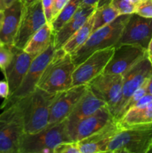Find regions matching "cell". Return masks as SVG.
Here are the masks:
<instances>
[{
	"mask_svg": "<svg viewBox=\"0 0 152 153\" xmlns=\"http://www.w3.org/2000/svg\"><path fill=\"white\" fill-rule=\"evenodd\" d=\"M69 0H54L53 2V19H55L58 13L63 8L64 6L69 2Z\"/></svg>",
	"mask_w": 152,
	"mask_h": 153,
	"instance_id": "31",
	"label": "cell"
},
{
	"mask_svg": "<svg viewBox=\"0 0 152 153\" xmlns=\"http://www.w3.org/2000/svg\"><path fill=\"white\" fill-rule=\"evenodd\" d=\"M15 1H16V0H4V3H5L6 7H7V6H9L10 4H11L12 3L14 2Z\"/></svg>",
	"mask_w": 152,
	"mask_h": 153,
	"instance_id": "39",
	"label": "cell"
},
{
	"mask_svg": "<svg viewBox=\"0 0 152 153\" xmlns=\"http://www.w3.org/2000/svg\"><path fill=\"white\" fill-rule=\"evenodd\" d=\"M152 146V123L122 128L112 139L107 153H148Z\"/></svg>",
	"mask_w": 152,
	"mask_h": 153,
	"instance_id": "5",
	"label": "cell"
},
{
	"mask_svg": "<svg viewBox=\"0 0 152 153\" xmlns=\"http://www.w3.org/2000/svg\"><path fill=\"white\" fill-rule=\"evenodd\" d=\"M151 57H152V55H151Z\"/></svg>",
	"mask_w": 152,
	"mask_h": 153,
	"instance_id": "46",
	"label": "cell"
},
{
	"mask_svg": "<svg viewBox=\"0 0 152 153\" xmlns=\"http://www.w3.org/2000/svg\"><path fill=\"white\" fill-rule=\"evenodd\" d=\"M82 4L81 0H69V2L63 7V8L60 11L58 16L52 21L51 26H52L53 33H56L59 31L63 25L68 22L72 16L75 14L80 4Z\"/></svg>",
	"mask_w": 152,
	"mask_h": 153,
	"instance_id": "25",
	"label": "cell"
},
{
	"mask_svg": "<svg viewBox=\"0 0 152 153\" xmlns=\"http://www.w3.org/2000/svg\"><path fill=\"white\" fill-rule=\"evenodd\" d=\"M75 69L71 55L62 49H58L45 69L37 88L50 94H58L71 88Z\"/></svg>",
	"mask_w": 152,
	"mask_h": 153,
	"instance_id": "2",
	"label": "cell"
},
{
	"mask_svg": "<svg viewBox=\"0 0 152 153\" xmlns=\"http://www.w3.org/2000/svg\"><path fill=\"white\" fill-rule=\"evenodd\" d=\"M104 106L105 102L98 99L89 88L81 97L69 116L66 119V127L72 126L80 120L90 116Z\"/></svg>",
	"mask_w": 152,
	"mask_h": 153,
	"instance_id": "20",
	"label": "cell"
},
{
	"mask_svg": "<svg viewBox=\"0 0 152 153\" xmlns=\"http://www.w3.org/2000/svg\"><path fill=\"white\" fill-rule=\"evenodd\" d=\"M149 58H150V61H151V64H152V57L149 56Z\"/></svg>",
	"mask_w": 152,
	"mask_h": 153,
	"instance_id": "44",
	"label": "cell"
},
{
	"mask_svg": "<svg viewBox=\"0 0 152 153\" xmlns=\"http://www.w3.org/2000/svg\"><path fill=\"white\" fill-rule=\"evenodd\" d=\"M23 8L24 5L22 1L16 0L3 10L0 28V40L4 45L10 46L13 45Z\"/></svg>",
	"mask_w": 152,
	"mask_h": 153,
	"instance_id": "19",
	"label": "cell"
},
{
	"mask_svg": "<svg viewBox=\"0 0 152 153\" xmlns=\"http://www.w3.org/2000/svg\"><path fill=\"white\" fill-rule=\"evenodd\" d=\"M151 39L152 18L143 17L134 13L130 16L116 46L136 45L147 50Z\"/></svg>",
	"mask_w": 152,
	"mask_h": 153,
	"instance_id": "12",
	"label": "cell"
},
{
	"mask_svg": "<svg viewBox=\"0 0 152 153\" xmlns=\"http://www.w3.org/2000/svg\"><path fill=\"white\" fill-rule=\"evenodd\" d=\"M151 76L152 64L149 55L144 57L123 75L122 97L113 113V116L117 120L131 96L141 88Z\"/></svg>",
	"mask_w": 152,
	"mask_h": 153,
	"instance_id": "8",
	"label": "cell"
},
{
	"mask_svg": "<svg viewBox=\"0 0 152 153\" xmlns=\"http://www.w3.org/2000/svg\"><path fill=\"white\" fill-rule=\"evenodd\" d=\"M12 49L13 52V58L3 74L8 84L10 96L17 90L22 83L34 59L24 49H18L13 46Z\"/></svg>",
	"mask_w": 152,
	"mask_h": 153,
	"instance_id": "17",
	"label": "cell"
},
{
	"mask_svg": "<svg viewBox=\"0 0 152 153\" xmlns=\"http://www.w3.org/2000/svg\"><path fill=\"white\" fill-rule=\"evenodd\" d=\"M70 141L65 120L48 125L40 131L23 134L19 146V153H54L59 143Z\"/></svg>",
	"mask_w": 152,
	"mask_h": 153,
	"instance_id": "4",
	"label": "cell"
},
{
	"mask_svg": "<svg viewBox=\"0 0 152 153\" xmlns=\"http://www.w3.org/2000/svg\"><path fill=\"white\" fill-rule=\"evenodd\" d=\"M96 8L95 6L80 4L71 19L66 22L59 31L54 34L53 45L55 50L63 46L67 40L92 16Z\"/></svg>",
	"mask_w": 152,
	"mask_h": 153,
	"instance_id": "18",
	"label": "cell"
},
{
	"mask_svg": "<svg viewBox=\"0 0 152 153\" xmlns=\"http://www.w3.org/2000/svg\"><path fill=\"white\" fill-rule=\"evenodd\" d=\"M123 76L102 73L87 84L92 92L114 113L122 97Z\"/></svg>",
	"mask_w": 152,
	"mask_h": 153,
	"instance_id": "9",
	"label": "cell"
},
{
	"mask_svg": "<svg viewBox=\"0 0 152 153\" xmlns=\"http://www.w3.org/2000/svg\"><path fill=\"white\" fill-rule=\"evenodd\" d=\"M46 23L42 0L24 7L13 46L24 49L32 36Z\"/></svg>",
	"mask_w": 152,
	"mask_h": 153,
	"instance_id": "10",
	"label": "cell"
},
{
	"mask_svg": "<svg viewBox=\"0 0 152 153\" xmlns=\"http://www.w3.org/2000/svg\"><path fill=\"white\" fill-rule=\"evenodd\" d=\"M3 45H4V43H2V42H1V40H0V47H1V46H3Z\"/></svg>",
	"mask_w": 152,
	"mask_h": 153,
	"instance_id": "42",
	"label": "cell"
},
{
	"mask_svg": "<svg viewBox=\"0 0 152 153\" xmlns=\"http://www.w3.org/2000/svg\"><path fill=\"white\" fill-rule=\"evenodd\" d=\"M9 96H10V91L7 81H0V97L4 100L7 99Z\"/></svg>",
	"mask_w": 152,
	"mask_h": 153,
	"instance_id": "32",
	"label": "cell"
},
{
	"mask_svg": "<svg viewBox=\"0 0 152 153\" xmlns=\"http://www.w3.org/2000/svg\"><path fill=\"white\" fill-rule=\"evenodd\" d=\"M147 52H148V54L149 56H151V55H152V39H151V40L150 43H149V45H148V47Z\"/></svg>",
	"mask_w": 152,
	"mask_h": 153,
	"instance_id": "37",
	"label": "cell"
},
{
	"mask_svg": "<svg viewBox=\"0 0 152 153\" xmlns=\"http://www.w3.org/2000/svg\"><path fill=\"white\" fill-rule=\"evenodd\" d=\"M0 28H1V25H0Z\"/></svg>",
	"mask_w": 152,
	"mask_h": 153,
	"instance_id": "45",
	"label": "cell"
},
{
	"mask_svg": "<svg viewBox=\"0 0 152 153\" xmlns=\"http://www.w3.org/2000/svg\"><path fill=\"white\" fill-rule=\"evenodd\" d=\"M147 94L152 96V76L149 78L147 83Z\"/></svg>",
	"mask_w": 152,
	"mask_h": 153,
	"instance_id": "34",
	"label": "cell"
},
{
	"mask_svg": "<svg viewBox=\"0 0 152 153\" xmlns=\"http://www.w3.org/2000/svg\"><path fill=\"white\" fill-rule=\"evenodd\" d=\"M112 1H113V0H99V1L98 3V5H97V7L108 5V4H111Z\"/></svg>",
	"mask_w": 152,
	"mask_h": 153,
	"instance_id": "35",
	"label": "cell"
},
{
	"mask_svg": "<svg viewBox=\"0 0 152 153\" xmlns=\"http://www.w3.org/2000/svg\"><path fill=\"white\" fill-rule=\"evenodd\" d=\"M148 153H152V146H151V147L150 148V149H149Z\"/></svg>",
	"mask_w": 152,
	"mask_h": 153,
	"instance_id": "43",
	"label": "cell"
},
{
	"mask_svg": "<svg viewBox=\"0 0 152 153\" xmlns=\"http://www.w3.org/2000/svg\"><path fill=\"white\" fill-rule=\"evenodd\" d=\"M55 51L56 50L52 43L45 52L33 59L22 83L13 94L7 99H4L0 105L1 110L11 105L20 99L29 95L37 88V84L40 82L45 69L53 58Z\"/></svg>",
	"mask_w": 152,
	"mask_h": 153,
	"instance_id": "7",
	"label": "cell"
},
{
	"mask_svg": "<svg viewBox=\"0 0 152 153\" xmlns=\"http://www.w3.org/2000/svg\"><path fill=\"white\" fill-rule=\"evenodd\" d=\"M135 13L145 18H152V0H142L136 6Z\"/></svg>",
	"mask_w": 152,
	"mask_h": 153,
	"instance_id": "29",
	"label": "cell"
},
{
	"mask_svg": "<svg viewBox=\"0 0 152 153\" xmlns=\"http://www.w3.org/2000/svg\"><path fill=\"white\" fill-rule=\"evenodd\" d=\"M129 1H131V2L134 3V4H136V5H137L138 3L140 2V1H141V0H129Z\"/></svg>",
	"mask_w": 152,
	"mask_h": 153,
	"instance_id": "40",
	"label": "cell"
},
{
	"mask_svg": "<svg viewBox=\"0 0 152 153\" xmlns=\"http://www.w3.org/2000/svg\"><path fill=\"white\" fill-rule=\"evenodd\" d=\"M81 1L82 4H87V5L95 6V7H97L99 0H81Z\"/></svg>",
	"mask_w": 152,
	"mask_h": 153,
	"instance_id": "33",
	"label": "cell"
},
{
	"mask_svg": "<svg viewBox=\"0 0 152 153\" xmlns=\"http://www.w3.org/2000/svg\"><path fill=\"white\" fill-rule=\"evenodd\" d=\"M122 129L117 120L92 134V135L77 142L80 153H104L112 139Z\"/></svg>",
	"mask_w": 152,
	"mask_h": 153,
	"instance_id": "16",
	"label": "cell"
},
{
	"mask_svg": "<svg viewBox=\"0 0 152 153\" xmlns=\"http://www.w3.org/2000/svg\"><path fill=\"white\" fill-rule=\"evenodd\" d=\"M2 12L3 11H0V25L1 24V19H2Z\"/></svg>",
	"mask_w": 152,
	"mask_h": 153,
	"instance_id": "41",
	"label": "cell"
},
{
	"mask_svg": "<svg viewBox=\"0 0 152 153\" xmlns=\"http://www.w3.org/2000/svg\"><path fill=\"white\" fill-rule=\"evenodd\" d=\"M92 25H93V14L90 18L86 21V23L80 27L63 45L61 49L67 54L74 53L79 48L81 47L91 34L92 33Z\"/></svg>",
	"mask_w": 152,
	"mask_h": 153,
	"instance_id": "23",
	"label": "cell"
},
{
	"mask_svg": "<svg viewBox=\"0 0 152 153\" xmlns=\"http://www.w3.org/2000/svg\"><path fill=\"white\" fill-rule=\"evenodd\" d=\"M115 46L98 50L89 55L79 65L76 66L72 74V87L87 85L90 81L104 73L114 52Z\"/></svg>",
	"mask_w": 152,
	"mask_h": 153,
	"instance_id": "11",
	"label": "cell"
},
{
	"mask_svg": "<svg viewBox=\"0 0 152 153\" xmlns=\"http://www.w3.org/2000/svg\"><path fill=\"white\" fill-rule=\"evenodd\" d=\"M130 16L131 14L120 15L110 24L93 31L86 43L70 55L75 67L96 51L116 46Z\"/></svg>",
	"mask_w": 152,
	"mask_h": 153,
	"instance_id": "3",
	"label": "cell"
},
{
	"mask_svg": "<svg viewBox=\"0 0 152 153\" xmlns=\"http://www.w3.org/2000/svg\"><path fill=\"white\" fill-rule=\"evenodd\" d=\"M146 55H148L147 50L139 46L117 45L104 73L123 76Z\"/></svg>",
	"mask_w": 152,
	"mask_h": 153,
	"instance_id": "13",
	"label": "cell"
},
{
	"mask_svg": "<svg viewBox=\"0 0 152 153\" xmlns=\"http://www.w3.org/2000/svg\"><path fill=\"white\" fill-rule=\"evenodd\" d=\"M54 153H80L78 143L76 141H64L54 149Z\"/></svg>",
	"mask_w": 152,
	"mask_h": 153,
	"instance_id": "28",
	"label": "cell"
},
{
	"mask_svg": "<svg viewBox=\"0 0 152 153\" xmlns=\"http://www.w3.org/2000/svg\"><path fill=\"white\" fill-rule=\"evenodd\" d=\"M141 1H142V0H141Z\"/></svg>",
	"mask_w": 152,
	"mask_h": 153,
	"instance_id": "47",
	"label": "cell"
},
{
	"mask_svg": "<svg viewBox=\"0 0 152 153\" xmlns=\"http://www.w3.org/2000/svg\"><path fill=\"white\" fill-rule=\"evenodd\" d=\"M53 40L52 26L46 23L32 36L24 50L34 58L45 52L53 43Z\"/></svg>",
	"mask_w": 152,
	"mask_h": 153,
	"instance_id": "22",
	"label": "cell"
},
{
	"mask_svg": "<svg viewBox=\"0 0 152 153\" xmlns=\"http://www.w3.org/2000/svg\"><path fill=\"white\" fill-rule=\"evenodd\" d=\"M5 8H6V5L4 0H0V11H3Z\"/></svg>",
	"mask_w": 152,
	"mask_h": 153,
	"instance_id": "38",
	"label": "cell"
},
{
	"mask_svg": "<svg viewBox=\"0 0 152 153\" xmlns=\"http://www.w3.org/2000/svg\"><path fill=\"white\" fill-rule=\"evenodd\" d=\"M120 13L111 4L97 7L93 13L92 32L113 22Z\"/></svg>",
	"mask_w": 152,
	"mask_h": 153,
	"instance_id": "24",
	"label": "cell"
},
{
	"mask_svg": "<svg viewBox=\"0 0 152 153\" xmlns=\"http://www.w3.org/2000/svg\"><path fill=\"white\" fill-rule=\"evenodd\" d=\"M12 46L3 45L0 47V70L3 74L13 58V52Z\"/></svg>",
	"mask_w": 152,
	"mask_h": 153,
	"instance_id": "26",
	"label": "cell"
},
{
	"mask_svg": "<svg viewBox=\"0 0 152 153\" xmlns=\"http://www.w3.org/2000/svg\"><path fill=\"white\" fill-rule=\"evenodd\" d=\"M116 118L107 106H104L90 116L67 127L70 141L78 142L99 131Z\"/></svg>",
	"mask_w": 152,
	"mask_h": 153,
	"instance_id": "15",
	"label": "cell"
},
{
	"mask_svg": "<svg viewBox=\"0 0 152 153\" xmlns=\"http://www.w3.org/2000/svg\"><path fill=\"white\" fill-rule=\"evenodd\" d=\"M110 4L119 11L120 15L132 14L135 13L137 6L129 0H113Z\"/></svg>",
	"mask_w": 152,
	"mask_h": 153,
	"instance_id": "27",
	"label": "cell"
},
{
	"mask_svg": "<svg viewBox=\"0 0 152 153\" xmlns=\"http://www.w3.org/2000/svg\"><path fill=\"white\" fill-rule=\"evenodd\" d=\"M24 134L22 111L16 102L0 113V153H19Z\"/></svg>",
	"mask_w": 152,
	"mask_h": 153,
	"instance_id": "6",
	"label": "cell"
},
{
	"mask_svg": "<svg viewBox=\"0 0 152 153\" xmlns=\"http://www.w3.org/2000/svg\"><path fill=\"white\" fill-rule=\"evenodd\" d=\"M53 2L54 0H42L43 9L46 22L50 25L53 19Z\"/></svg>",
	"mask_w": 152,
	"mask_h": 153,
	"instance_id": "30",
	"label": "cell"
},
{
	"mask_svg": "<svg viewBox=\"0 0 152 153\" xmlns=\"http://www.w3.org/2000/svg\"><path fill=\"white\" fill-rule=\"evenodd\" d=\"M122 128L152 123V101L142 105H135L127 111L119 120Z\"/></svg>",
	"mask_w": 152,
	"mask_h": 153,
	"instance_id": "21",
	"label": "cell"
},
{
	"mask_svg": "<svg viewBox=\"0 0 152 153\" xmlns=\"http://www.w3.org/2000/svg\"><path fill=\"white\" fill-rule=\"evenodd\" d=\"M87 85L72 86L58 93L50 108L49 125L65 120L87 90Z\"/></svg>",
	"mask_w": 152,
	"mask_h": 153,
	"instance_id": "14",
	"label": "cell"
},
{
	"mask_svg": "<svg viewBox=\"0 0 152 153\" xmlns=\"http://www.w3.org/2000/svg\"><path fill=\"white\" fill-rule=\"evenodd\" d=\"M56 95L37 88L29 95L16 101L22 111L25 133L37 132L49 125L51 105Z\"/></svg>",
	"mask_w": 152,
	"mask_h": 153,
	"instance_id": "1",
	"label": "cell"
},
{
	"mask_svg": "<svg viewBox=\"0 0 152 153\" xmlns=\"http://www.w3.org/2000/svg\"><path fill=\"white\" fill-rule=\"evenodd\" d=\"M21 1H22V4L24 5V7H26V6H28L30 5V4H33V3H34L35 1H38V0H20Z\"/></svg>",
	"mask_w": 152,
	"mask_h": 153,
	"instance_id": "36",
	"label": "cell"
}]
</instances>
